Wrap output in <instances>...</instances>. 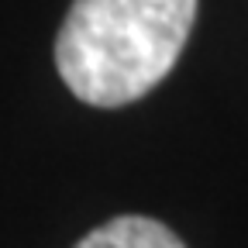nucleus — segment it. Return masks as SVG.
Listing matches in <instances>:
<instances>
[{"instance_id": "1", "label": "nucleus", "mask_w": 248, "mask_h": 248, "mask_svg": "<svg viewBox=\"0 0 248 248\" xmlns=\"http://www.w3.org/2000/svg\"><path fill=\"white\" fill-rule=\"evenodd\" d=\"M197 0H73L55 69L90 107H124L159 86L190 38Z\"/></svg>"}, {"instance_id": "2", "label": "nucleus", "mask_w": 248, "mask_h": 248, "mask_svg": "<svg viewBox=\"0 0 248 248\" xmlns=\"http://www.w3.org/2000/svg\"><path fill=\"white\" fill-rule=\"evenodd\" d=\"M76 248H186L172 228H166L155 217L141 214H121L107 224L93 228L86 238H79Z\"/></svg>"}]
</instances>
